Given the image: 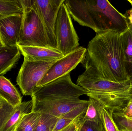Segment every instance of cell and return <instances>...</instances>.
Instances as JSON below:
<instances>
[{
	"mask_svg": "<svg viewBox=\"0 0 132 131\" xmlns=\"http://www.w3.org/2000/svg\"><path fill=\"white\" fill-rule=\"evenodd\" d=\"M81 62L84 72L91 77L120 82L130 80L122 33L109 31L96 34L89 42Z\"/></svg>",
	"mask_w": 132,
	"mask_h": 131,
	"instance_id": "cell-1",
	"label": "cell"
},
{
	"mask_svg": "<svg viewBox=\"0 0 132 131\" xmlns=\"http://www.w3.org/2000/svg\"><path fill=\"white\" fill-rule=\"evenodd\" d=\"M88 92L73 83L70 73L34 90L31 97L32 112L60 117L72 110L87 105L80 96Z\"/></svg>",
	"mask_w": 132,
	"mask_h": 131,
	"instance_id": "cell-2",
	"label": "cell"
},
{
	"mask_svg": "<svg viewBox=\"0 0 132 131\" xmlns=\"http://www.w3.org/2000/svg\"><path fill=\"white\" fill-rule=\"evenodd\" d=\"M73 19L96 34L109 31L123 33L128 27V18L107 0H65Z\"/></svg>",
	"mask_w": 132,
	"mask_h": 131,
	"instance_id": "cell-3",
	"label": "cell"
},
{
	"mask_svg": "<svg viewBox=\"0 0 132 131\" xmlns=\"http://www.w3.org/2000/svg\"><path fill=\"white\" fill-rule=\"evenodd\" d=\"M77 85L88 92L87 95L99 101L105 108L115 111L132 99L130 80L116 82L91 77L84 72L78 76Z\"/></svg>",
	"mask_w": 132,
	"mask_h": 131,
	"instance_id": "cell-4",
	"label": "cell"
},
{
	"mask_svg": "<svg viewBox=\"0 0 132 131\" xmlns=\"http://www.w3.org/2000/svg\"><path fill=\"white\" fill-rule=\"evenodd\" d=\"M23 8L22 21L17 45L49 47L43 22L37 12L21 0Z\"/></svg>",
	"mask_w": 132,
	"mask_h": 131,
	"instance_id": "cell-5",
	"label": "cell"
},
{
	"mask_svg": "<svg viewBox=\"0 0 132 131\" xmlns=\"http://www.w3.org/2000/svg\"><path fill=\"white\" fill-rule=\"evenodd\" d=\"M55 34L56 48L64 56L79 47V38L64 2L61 5L57 15Z\"/></svg>",
	"mask_w": 132,
	"mask_h": 131,
	"instance_id": "cell-6",
	"label": "cell"
},
{
	"mask_svg": "<svg viewBox=\"0 0 132 131\" xmlns=\"http://www.w3.org/2000/svg\"><path fill=\"white\" fill-rule=\"evenodd\" d=\"M58 60L30 61L24 59L16 78L22 94L31 96L46 72Z\"/></svg>",
	"mask_w": 132,
	"mask_h": 131,
	"instance_id": "cell-7",
	"label": "cell"
},
{
	"mask_svg": "<svg viewBox=\"0 0 132 131\" xmlns=\"http://www.w3.org/2000/svg\"><path fill=\"white\" fill-rule=\"evenodd\" d=\"M65 0H24L40 16L45 28L50 47L56 48L55 27L60 8Z\"/></svg>",
	"mask_w": 132,
	"mask_h": 131,
	"instance_id": "cell-8",
	"label": "cell"
},
{
	"mask_svg": "<svg viewBox=\"0 0 132 131\" xmlns=\"http://www.w3.org/2000/svg\"><path fill=\"white\" fill-rule=\"evenodd\" d=\"M87 51V48L78 47L58 60L50 68L37 87L43 86L70 73L84 61Z\"/></svg>",
	"mask_w": 132,
	"mask_h": 131,
	"instance_id": "cell-9",
	"label": "cell"
},
{
	"mask_svg": "<svg viewBox=\"0 0 132 131\" xmlns=\"http://www.w3.org/2000/svg\"><path fill=\"white\" fill-rule=\"evenodd\" d=\"M31 100L15 107L7 103L0 109V131H15L22 118L32 111Z\"/></svg>",
	"mask_w": 132,
	"mask_h": 131,
	"instance_id": "cell-10",
	"label": "cell"
},
{
	"mask_svg": "<svg viewBox=\"0 0 132 131\" xmlns=\"http://www.w3.org/2000/svg\"><path fill=\"white\" fill-rule=\"evenodd\" d=\"M22 21V14L0 17V41L4 47L17 46Z\"/></svg>",
	"mask_w": 132,
	"mask_h": 131,
	"instance_id": "cell-11",
	"label": "cell"
},
{
	"mask_svg": "<svg viewBox=\"0 0 132 131\" xmlns=\"http://www.w3.org/2000/svg\"><path fill=\"white\" fill-rule=\"evenodd\" d=\"M18 47L24 59L30 61H52L60 59L64 56L57 48L50 47L20 45Z\"/></svg>",
	"mask_w": 132,
	"mask_h": 131,
	"instance_id": "cell-12",
	"label": "cell"
},
{
	"mask_svg": "<svg viewBox=\"0 0 132 131\" xmlns=\"http://www.w3.org/2000/svg\"><path fill=\"white\" fill-rule=\"evenodd\" d=\"M21 53L18 45L5 47L0 51V76H3L17 64Z\"/></svg>",
	"mask_w": 132,
	"mask_h": 131,
	"instance_id": "cell-13",
	"label": "cell"
},
{
	"mask_svg": "<svg viewBox=\"0 0 132 131\" xmlns=\"http://www.w3.org/2000/svg\"><path fill=\"white\" fill-rule=\"evenodd\" d=\"M0 97L13 107L20 104L22 100L15 87L3 76H0Z\"/></svg>",
	"mask_w": 132,
	"mask_h": 131,
	"instance_id": "cell-14",
	"label": "cell"
},
{
	"mask_svg": "<svg viewBox=\"0 0 132 131\" xmlns=\"http://www.w3.org/2000/svg\"><path fill=\"white\" fill-rule=\"evenodd\" d=\"M88 105L77 108L59 118L53 131H62L75 121L84 117Z\"/></svg>",
	"mask_w": 132,
	"mask_h": 131,
	"instance_id": "cell-15",
	"label": "cell"
},
{
	"mask_svg": "<svg viewBox=\"0 0 132 131\" xmlns=\"http://www.w3.org/2000/svg\"><path fill=\"white\" fill-rule=\"evenodd\" d=\"M88 101L87 109L82 120L101 122V111L104 107L99 101L91 97H89Z\"/></svg>",
	"mask_w": 132,
	"mask_h": 131,
	"instance_id": "cell-16",
	"label": "cell"
},
{
	"mask_svg": "<svg viewBox=\"0 0 132 131\" xmlns=\"http://www.w3.org/2000/svg\"><path fill=\"white\" fill-rule=\"evenodd\" d=\"M41 113L31 112L23 116L15 131H35L41 116Z\"/></svg>",
	"mask_w": 132,
	"mask_h": 131,
	"instance_id": "cell-17",
	"label": "cell"
},
{
	"mask_svg": "<svg viewBox=\"0 0 132 131\" xmlns=\"http://www.w3.org/2000/svg\"><path fill=\"white\" fill-rule=\"evenodd\" d=\"M23 11L21 0H0V17L22 14Z\"/></svg>",
	"mask_w": 132,
	"mask_h": 131,
	"instance_id": "cell-18",
	"label": "cell"
},
{
	"mask_svg": "<svg viewBox=\"0 0 132 131\" xmlns=\"http://www.w3.org/2000/svg\"><path fill=\"white\" fill-rule=\"evenodd\" d=\"M112 110H109L105 107L102 108L101 113V120L104 131H122L119 127L114 119Z\"/></svg>",
	"mask_w": 132,
	"mask_h": 131,
	"instance_id": "cell-19",
	"label": "cell"
},
{
	"mask_svg": "<svg viewBox=\"0 0 132 131\" xmlns=\"http://www.w3.org/2000/svg\"><path fill=\"white\" fill-rule=\"evenodd\" d=\"M41 114L35 131H53L59 118L46 113Z\"/></svg>",
	"mask_w": 132,
	"mask_h": 131,
	"instance_id": "cell-20",
	"label": "cell"
},
{
	"mask_svg": "<svg viewBox=\"0 0 132 131\" xmlns=\"http://www.w3.org/2000/svg\"><path fill=\"white\" fill-rule=\"evenodd\" d=\"M128 21V28L122 33L126 62L132 61V24Z\"/></svg>",
	"mask_w": 132,
	"mask_h": 131,
	"instance_id": "cell-21",
	"label": "cell"
},
{
	"mask_svg": "<svg viewBox=\"0 0 132 131\" xmlns=\"http://www.w3.org/2000/svg\"><path fill=\"white\" fill-rule=\"evenodd\" d=\"M78 131H104V130L102 121L99 122L91 121H83L82 120Z\"/></svg>",
	"mask_w": 132,
	"mask_h": 131,
	"instance_id": "cell-22",
	"label": "cell"
},
{
	"mask_svg": "<svg viewBox=\"0 0 132 131\" xmlns=\"http://www.w3.org/2000/svg\"><path fill=\"white\" fill-rule=\"evenodd\" d=\"M114 116L119 118L118 124L121 127V130L123 131H132V121L126 118L121 113H115Z\"/></svg>",
	"mask_w": 132,
	"mask_h": 131,
	"instance_id": "cell-23",
	"label": "cell"
},
{
	"mask_svg": "<svg viewBox=\"0 0 132 131\" xmlns=\"http://www.w3.org/2000/svg\"><path fill=\"white\" fill-rule=\"evenodd\" d=\"M121 113L126 117H132V99L127 102L125 107L122 109Z\"/></svg>",
	"mask_w": 132,
	"mask_h": 131,
	"instance_id": "cell-24",
	"label": "cell"
},
{
	"mask_svg": "<svg viewBox=\"0 0 132 131\" xmlns=\"http://www.w3.org/2000/svg\"><path fill=\"white\" fill-rule=\"evenodd\" d=\"M126 68L132 87V61L126 62Z\"/></svg>",
	"mask_w": 132,
	"mask_h": 131,
	"instance_id": "cell-25",
	"label": "cell"
},
{
	"mask_svg": "<svg viewBox=\"0 0 132 131\" xmlns=\"http://www.w3.org/2000/svg\"><path fill=\"white\" fill-rule=\"evenodd\" d=\"M125 15L132 24V8L127 11Z\"/></svg>",
	"mask_w": 132,
	"mask_h": 131,
	"instance_id": "cell-26",
	"label": "cell"
},
{
	"mask_svg": "<svg viewBox=\"0 0 132 131\" xmlns=\"http://www.w3.org/2000/svg\"><path fill=\"white\" fill-rule=\"evenodd\" d=\"M7 103L4 99L0 97V109L2 108L3 106H4Z\"/></svg>",
	"mask_w": 132,
	"mask_h": 131,
	"instance_id": "cell-27",
	"label": "cell"
},
{
	"mask_svg": "<svg viewBox=\"0 0 132 131\" xmlns=\"http://www.w3.org/2000/svg\"><path fill=\"white\" fill-rule=\"evenodd\" d=\"M5 47H4L3 45H2V44L1 42V41H0V51L2 50V49H4L5 48Z\"/></svg>",
	"mask_w": 132,
	"mask_h": 131,
	"instance_id": "cell-28",
	"label": "cell"
},
{
	"mask_svg": "<svg viewBox=\"0 0 132 131\" xmlns=\"http://www.w3.org/2000/svg\"><path fill=\"white\" fill-rule=\"evenodd\" d=\"M122 114V115H123V116H125V117L126 118H128V119H129V120H130L131 121H132V117H126V116H125V115H123V114Z\"/></svg>",
	"mask_w": 132,
	"mask_h": 131,
	"instance_id": "cell-29",
	"label": "cell"
},
{
	"mask_svg": "<svg viewBox=\"0 0 132 131\" xmlns=\"http://www.w3.org/2000/svg\"><path fill=\"white\" fill-rule=\"evenodd\" d=\"M128 1L129 2V3L131 4L132 5V0H128Z\"/></svg>",
	"mask_w": 132,
	"mask_h": 131,
	"instance_id": "cell-30",
	"label": "cell"
},
{
	"mask_svg": "<svg viewBox=\"0 0 132 131\" xmlns=\"http://www.w3.org/2000/svg\"></svg>",
	"mask_w": 132,
	"mask_h": 131,
	"instance_id": "cell-31",
	"label": "cell"
},
{
	"mask_svg": "<svg viewBox=\"0 0 132 131\" xmlns=\"http://www.w3.org/2000/svg\"></svg>",
	"mask_w": 132,
	"mask_h": 131,
	"instance_id": "cell-32",
	"label": "cell"
}]
</instances>
